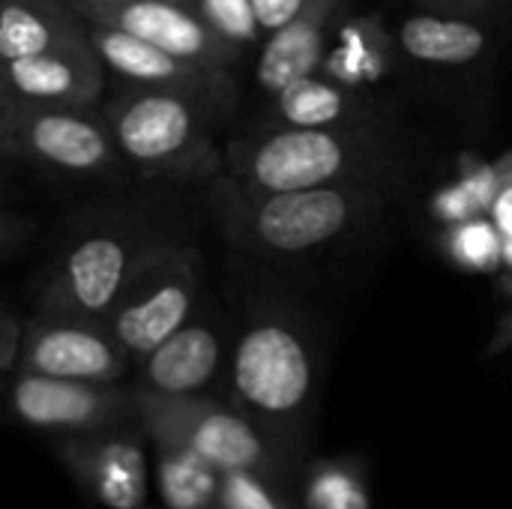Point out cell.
Instances as JSON below:
<instances>
[{
	"label": "cell",
	"instance_id": "obj_1",
	"mask_svg": "<svg viewBox=\"0 0 512 509\" xmlns=\"http://www.w3.org/2000/svg\"><path fill=\"white\" fill-rule=\"evenodd\" d=\"M396 189L387 186H321L294 192L252 189L219 171L213 210L225 237L264 258H300L378 222Z\"/></svg>",
	"mask_w": 512,
	"mask_h": 509
},
{
	"label": "cell",
	"instance_id": "obj_2",
	"mask_svg": "<svg viewBox=\"0 0 512 509\" xmlns=\"http://www.w3.org/2000/svg\"><path fill=\"white\" fill-rule=\"evenodd\" d=\"M225 174L264 192L387 186L402 180V153L384 129L267 126L225 153Z\"/></svg>",
	"mask_w": 512,
	"mask_h": 509
},
{
	"label": "cell",
	"instance_id": "obj_3",
	"mask_svg": "<svg viewBox=\"0 0 512 509\" xmlns=\"http://www.w3.org/2000/svg\"><path fill=\"white\" fill-rule=\"evenodd\" d=\"M126 165L144 177H216L225 159L213 144V102L165 87L126 84L102 108Z\"/></svg>",
	"mask_w": 512,
	"mask_h": 509
},
{
	"label": "cell",
	"instance_id": "obj_4",
	"mask_svg": "<svg viewBox=\"0 0 512 509\" xmlns=\"http://www.w3.org/2000/svg\"><path fill=\"white\" fill-rule=\"evenodd\" d=\"M198 267V252L174 243H156L135 267L117 306L105 318L132 363L147 357L192 318L201 291Z\"/></svg>",
	"mask_w": 512,
	"mask_h": 509
},
{
	"label": "cell",
	"instance_id": "obj_5",
	"mask_svg": "<svg viewBox=\"0 0 512 509\" xmlns=\"http://www.w3.org/2000/svg\"><path fill=\"white\" fill-rule=\"evenodd\" d=\"M231 384L255 417L288 420L303 411L315 390V360L303 330L279 312L258 315L237 339Z\"/></svg>",
	"mask_w": 512,
	"mask_h": 509
},
{
	"label": "cell",
	"instance_id": "obj_6",
	"mask_svg": "<svg viewBox=\"0 0 512 509\" xmlns=\"http://www.w3.org/2000/svg\"><path fill=\"white\" fill-rule=\"evenodd\" d=\"M159 240L123 228H93L69 246L42 291L39 312L105 321L135 267Z\"/></svg>",
	"mask_w": 512,
	"mask_h": 509
},
{
	"label": "cell",
	"instance_id": "obj_7",
	"mask_svg": "<svg viewBox=\"0 0 512 509\" xmlns=\"http://www.w3.org/2000/svg\"><path fill=\"white\" fill-rule=\"evenodd\" d=\"M138 420L150 438H168L219 474H252L267 459V444L249 417L201 396H156L138 390Z\"/></svg>",
	"mask_w": 512,
	"mask_h": 509
},
{
	"label": "cell",
	"instance_id": "obj_8",
	"mask_svg": "<svg viewBox=\"0 0 512 509\" xmlns=\"http://www.w3.org/2000/svg\"><path fill=\"white\" fill-rule=\"evenodd\" d=\"M150 438L138 423L84 435H54L51 453L81 489L105 509H144L150 489Z\"/></svg>",
	"mask_w": 512,
	"mask_h": 509
},
{
	"label": "cell",
	"instance_id": "obj_9",
	"mask_svg": "<svg viewBox=\"0 0 512 509\" xmlns=\"http://www.w3.org/2000/svg\"><path fill=\"white\" fill-rule=\"evenodd\" d=\"M15 423L45 435H84L138 423V393L120 384H93L18 372L6 396Z\"/></svg>",
	"mask_w": 512,
	"mask_h": 509
},
{
	"label": "cell",
	"instance_id": "obj_10",
	"mask_svg": "<svg viewBox=\"0 0 512 509\" xmlns=\"http://www.w3.org/2000/svg\"><path fill=\"white\" fill-rule=\"evenodd\" d=\"M129 363L132 357L105 321L36 312V318L21 327L15 369L48 378L120 384Z\"/></svg>",
	"mask_w": 512,
	"mask_h": 509
},
{
	"label": "cell",
	"instance_id": "obj_11",
	"mask_svg": "<svg viewBox=\"0 0 512 509\" xmlns=\"http://www.w3.org/2000/svg\"><path fill=\"white\" fill-rule=\"evenodd\" d=\"M15 132L21 159L54 171L108 177L126 165L105 114H96L93 105H33L18 99Z\"/></svg>",
	"mask_w": 512,
	"mask_h": 509
},
{
	"label": "cell",
	"instance_id": "obj_12",
	"mask_svg": "<svg viewBox=\"0 0 512 509\" xmlns=\"http://www.w3.org/2000/svg\"><path fill=\"white\" fill-rule=\"evenodd\" d=\"M84 24H87V36H90V45H93L102 69L123 78L126 84L183 90V93L213 102L222 111L234 108L237 84L231 78V69L198 66V63L180 60V57L156 48L153 42H147L129 30L102 24V21L84 18Z\"/></svg>",
	"mask_w": 512,
	"mask_h": 509
},
{
	"label": "cell",
	"instance_id": "obj_13",
	"mask_svg": "<svg viewBox=\"0 0 512 509\" xmlns=\"http://www.w3.org/2000/svg\"><path fill=\"white\" fill-rule=\"evenodd\" d=\"M81 18L102 21L120 30H129L156 48L198 63V66H216L231 69L243 51L228 45L192 6V0H132L120 6H99L78 12Z\"/></svg>",
	"mask_w": 512,
	"mask_h": 509
},
{
	"label": "cell",
	"instance_id": "obj_14",
	"mask_svg": "<svg viewBox=\"0 0 512 509\" xmlns=\"http://www.w3.org/2000/svg\"><path fill=\"white\" fill-rule=\"evenodd\" d=\"M102 84L105 69L90 42L0 63V90L33 105H93Z\"/></svg>",
	"mask_w": 512,
	"mask_h": 509
},
{
	"label": "cell",
	"instance_id": "obj_15",
	"mask_svg": "<svg viewBox=\"0 0 512 509\" xmlns=\"http://www.w3.org/2000/svg\"><path fill=\"white\" fill-rule=\"evenodd\" d=\"M225 342L210 321H186L138 360V390L156 396H201L222 369Z\"/></svg>",
	"mask_w": 512,
	"mask_h": 509
},
{
	"label": "cell",
	"instance_id": "obj_16",
	"mask_svg": "<svg viewBox=\"0 0 512 509\" xmlns=\"http://www.w3.org/2000/svg\"><path fill=\"white\" fill-rule=\"evenodd\" d=\"M345 6L348 0H309L285 27L264 36L255 81L267 96L279 93L297 78L318 72L327 36Z\"/></svg>",
	"mask_w": 512,
	"mask_h": 509
},
{
	"label": "cell",
	"instance_id": "obj_17",
	"mask_svg": "<svg viewBox=\"0 0 512 509\" xmlns=\"http://www.w3.org/2000/svg\"><path fill=\"white\" fill-rule=\"evenodd\" d=\"M399 48L432 69H465L492 51V33L480 15L423 9L399 24Z\"/></svg>",
	"mask_w": 512,
	"mask_h": 509
},
{
	"label": "cell",
	"instance_id": "obj_18",
	"mask_svg": "<svg viewBox=\"0 0 512 509\" xmlns=\"http://www.w3.org/2000/svg\"><path fill=\"white\" fill-rule=\"evenodd\" d=\"M270 99H273V120H276L270 126L381 129L378 108L366 96H360L318 72L297 78L294 84L273 93Z\"/></svg>",
	"mask_w": 512,
	"mask_h": 509
},
{
	"label": "cell",
	"instance_id": "obj_19",
	"mask_svg": "<svg viewBox=\"0 0 512 509\" xmlns=\"http://www.w3.org/2000/svg\"><path fill=\"white\" fill-rule=\"evenodd\" d=\"M87 42L84 18L63 0H0V63Z\"/></svg>",
	"mask_w": 512,
	"mask_h": 509
},
{
	"label": "cell",
	"instance_id": "obj_20",
	"mask_svg": "<svg viewBox=\"0 0 512 509\" xmlns=\"http://www.w3.org/2000/svg\"><path fill=\"white\" fill-rule=\"evenodd\" d=\"M150 447L162 509H219L222 474L213 465L168 438H150Z\"/></svg>",
	"mask_w": 512,
	"mask_h": 509
},
{
	"label": "cell",
	"instance_id": "obj_21",
	"mask_svg": "<svg viewBox=\"0 0 512 509\" xmlns=\"http://www.w3.org/2000/svg\"><path fill=\"white\" fill-rule=\"evenodd\" d=\"M192 6L237 51H246L264 42V30H261L252 0H192Z\"/></svg>",
	"mask_w": 512,
	"mask_h": 509
},
{
	"label": "cell",
	"instance_id": "obj_22",
	"mask_svg": "<svg viewBox=\"0 0 512 509\" xmlns=\"http://www.w3.org/2000/svg\"><path fill=\"white\" fill-rule=\"evenodd\" d=\"M306 3H309V0H252L264 36L273 33V30H279V27H285Z\"/></svg>",
	"mask_w": 512,
	"mask_h": 509
},
{
	"label": "cell",
	"instance_id": "obj_23",
	"mask_svg": "<svg viewBox=\"0 0 512 509\" xmlns=\"http://www.w3.org/2000/svg\"><path fill=\"white\" fill-rule=\"evenodd\" d=\"M15 114H18V99L9 96V93H0V162L21 159L18 132H15Z\"/></svg>",
	"mask_w": 512,
	"mask_h": 509
},
{
	"label": "cell",
	"instance_id": "obj_24",
	"mask_svg": "<svg viewBox=\"0 0 512 509\" xmlns=\"http://www.w3.org/2000/svg\"><path fill=\"white\" fill-rule=\"evenodd\" d=\"M18 345H21V324L15 318H3L0 315V372L15 366Z\"/></svg>",
	"mask_w": 512,
	"mask_h": 509
},
{
	"label": "cell",
	"instance_id": "obj_25",
	"mask_svg": "<svg viewBox=\"0 0 512 509\" xmlns=\"http://www.w3.org/2000/svg\"><path fill=\"white\" fill-rule=\"evenodd\" d=\"M501 0H423V6L429 9H441V12H462V15H483L492 6H498Z\"/></svg>",
	"mask_w": 512,
	"mask_h": 509
},
{
	"label": "cell",
	"instance_id": "obj_26",
	"mask_svg": "<svg viewBox=\"0 0 512 509\" xmlns=\"http://www.w3.org/2000/svg\"><path fill=\"white\" fill-rule=\"evenodd\" d=\"M27 228H30V222L24 216H12V213H3L0 210V246L18 240Z\"/></svg>",
	"mask_w": 512,
	"mask_h": 509
},
{
	"label": "cell",
	"instance_id": "obj_27",
	"mask_svg": "<svg viewBox=\"0 0 512 509\" xmlns=\"http://www.w3.org/2000/svg\"><path fill=\"white\" fill-rule=\"evenodd\" d=\"M66 6H72L75 12L84 9H99V6H120V3H132V0H63Z\"/></svg>",
	"mask_w": 512,
	"mask_h": 509
},
{
	"label": "cell",
	"instance_id": "obj_28",
	"mask_svg": "<svg viewBox=\"0 0 512 509\" xmlns=\"http://www.w3.org/2000/svg\"><path fill=\"white\" fill-rule=\"evenodd\" d=\"M144 509H150V507H144Z\"/></svg>",
	"mask_w": 512,
	"mask_h": 509
},
{
	"label": "cell",
	"instance_id": "obj_29",
	"mask_svg": "<svg viewBox=\"0 0 512 509\" xmlns=\"http://www.w3.org/2000/svg\"><path fill=\"white\" fill-rule=\"evenodd\" d=\"M0 93H3V90H0Z\"/></svg>",
	"mask_w": 512,
	"mask_h": 509
}]
</instances>
